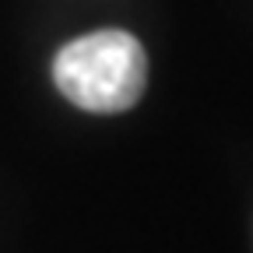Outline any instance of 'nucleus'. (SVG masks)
Here are the masks:
<instances>
[{
	"instance_id": "obj_1",
	"label": "nucleus",
	"mask_w": 253,
	"mask_h": 253,
	"mask_svg": "<svg viewBox=\"0 0 253 253\" xmlns=\"http://www.w3.org/2000/svg\"><path fill=\"white\" fill-rule=\"evenodd\" d=\"M60 95L88 113H123L137 106L148 84L144 46L120 28L88 32L67 42L53 60Z\"/></svg>"
}]
</instances>
